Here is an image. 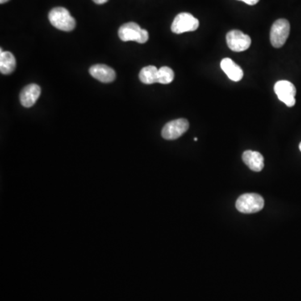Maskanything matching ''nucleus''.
I'll return each mask as SVG.
<instances>
[{
	"label": "nucleus",
	"instance_id": "nucleus-17",
	"mask_svg": "<svg viewBox=\"0 0 301 301\" xmlns=\"http://www.w3.org/2000/svg\"><path fill=\"white\" fill-rule=\"evenodd\" d=\"M108 0H93V2L96 3L97 5H103V4H106Z\"/></svg>",
	"mask_w": 301,
	"mask_h": 301
},
{
	"label": "nucleus",
	"instance_id": "nucleus-10",
	"mask_svg": "<svg viewBox=\"0 0 301 301\" xmlns=\"http://www.w3.org/2000/svg\"><path fill=\"white\" fill-rule=\"evenodd\" d=\"M89 72L95 79L103 83L112 82L117 76L115 71L106 64H95L90 67Z\"/></svg>",
	"mask_w": 301,
	"mask_h": 301
},
{
	"label": "nucleus",
	"instance_id": "nucleus-18",
	"mask_svg": "<svg viewBox=\"0 0 301 301\" xmlns=\"http://www.w3.org/2000/svg\"><path fill=\"white\" fill-rule=\"evenodd\" d=\"M8 1H9V0H0V4H5V3H7Z\"/></svg>",
	"mask_w": 301,
	"mask_h": 301
},
{
	"label": "nucleus",
	"instance_id": "nucleus-12",
	"mask_svg": "<svg viewBox=\"0 0 301 301\" xmlns=\"http://www.w3.org/2000/svg\"><path fill=\"white\" fill-rule=\"evenodd\" d=\"M243 161L253 172H260L265 167V159L260 152L246 151L243 153Z\"/></svg>",
	"mask_w": 301,
	"mask_h": 301
},
{
	"label": "nucleus",
	"instance_id": "nucleus-21",
	"mask_svg": "<svg viewBox=\"0 0 301 301\" xmlns=\"http://www.w3.org/2000/svg\"><path fill=\"white\" fill-rule=\"evenodd\" d=\"M239 1H242V0H239Z\"/></svg>",
	"mask_w": 301,
	"mask_h": 301
},
{
	"label": "nucleus",
	"instance_id": "nucleus-19",
	"mask_svg": "<svg viewBox=\"0 0 301 301\" xmlns=\"http://www.w3.org/2000/svg\"><path fill=\"white\" fill-rule=\"evenodd\" d=\"M194 141H195V142H197V141H198V138H197V137L194 138Z\"/></svg>",
	"mask_w": 301,
	"mask_h": 301
},
{
	"label": "nucleus",
	"instance_id": "nucleus-13",
	"mask_svg": "<svg viewBox=\"0 0 301 301\" xmlns=\"http://www.w3.org/2000/svg\"><path fill=\"white\" fill-rule=\"evenodd\" d=\"M16 68V60L9 51H0V72L4 75L13 73Z\"/></svg>",
	"mask_w": 301,
	"mask_h": 301
},
{
	"label": "nucleus",
	"instance_id": "nucleus-14",
	"mask_svg": "<svg viewBox=\"0 0 301 301\" xmlns=\"http://www.w3.org/2000/svg\"><path fill=\"white\" fill-rule=\"evenodd\" d=\"M158 69L154 65L144 67L139 73V79L142 82L147 85H152L157 83Z\"/></svg>",
	"mask_w": 301,
	"mask_h": 301
},
{
	"label": "nucleus",
	"instance_id": "nucleus-15",
	"mask_svg": "<svg viewBox=\"0 0 301 301\" xmlns=\"http://www.w3.org/2000/svg\"><path fill=\"white\" fill-rule=\"evenodd\" d=\"M174 79V72L173 70L168 66H163L158 69V77H157V83L160 84H170L173 82Z\"/></svg>",
	"mask_w": 301,
	"mask_h": 301
},
{
	"label": "nucleus",
	"instance_id": "nucleus-4",
	"mask_svg": "<svg viewBox=\"0 0 301 301\" xmlns=\"http://www.w3.org/2000/svg\"><path fill=\"white\" fill-rule=\"evenodd\" d=\"M290 22L285 18L276 20L270 30V43L274 48H281L290 35Z\"/></svg>",
	"mask_w": 301,
	"mask_h": 301
},
{
	"label": "nucleus",
	"instance_id": "nucleus-1",
	"mask_svg": "<svg viewBox=\"0 0 301 301\" xmlns=\"http://www.w3.org/2000/svg\"><path fill=\"white\" fill-rule=\"evenodd\" d=\"M49 20L58 30L70 32L76 28V22L70 12L63 7L54 8L49 13Z\"/></svg>",
	"mask_w": 301,
	"mask_h": 301
},
{
	"label": "nucleus",
	"instance_id": "nucleus-5",
	"mask_svg": "<svg viewBox=\"0 0 301 301\" xmlns=\"http://www.w3.org/2000/svg\"><path fill=\"white\" fill-rule=\"evenodd\" d=\"M199 27V21L198 18L189 13H181L175 17L171 30L174 34H182V33L192 32L198 30Z\"/></svg>",
	"mask_w": 301,
	"mask_h": 301
},
{
	"label": "nucleus",
	"instance_id": "nucleus-9",
	"mask_svg": "<svg viewBox=\"0 0 301 301\" xmlns=\"http://www.w3.org/2000/svg\"><path fill=\"white\" fill-rule=\"evenodd\" d=\"M41 93V89L36 84H30L26 85L21 91L19 99L22 106L25 107H31L35 105L37 100L39 99Z\"/></svg>",
	"mask_w": 301,
	"mask_h": 301
},
{
	"label": "nucleus",
	"instance_id": "nucleus-3",
	"mask_svg": "<svg viewBox=\"0 0 301 301\" xmlns=\"http://www.w3.org/2000/svg\"><path fill=\"white\" fill-rule=\"evenodd\" d=\"M265 200L256 193H245L240 196L236 202V209L243 214H254L263 210Z\"/></svg>",
	"mask_w": 301,
	"mask_h": 301
},
{
	"label": "nucleus",
	"instance_id": "nucleus-8",
	"mask_svg": "<svg viewBox=\"0 0 301 301\" xmlns=\"http://www.w3.org/2000/svg\"><path fill=\"white\" fill-rule=\"evenodd\" d=\"M226 41L228 48L235 52H242L249 48L251 38L240 30H231L227 34Z\"/></svg>",
	"mask_w": 301,
	"mask_h": 301
},
{
	"label": "nucleus",
	"instance_id": "nucleus-7",
	"mask_svg": "<svg viewBox=\"0 0 301 301\" xmlns=\"http://www.w3.org/2000/svg\"><path fill=\"white\" fill-rule=\"evenodd\" d=\"M274 90L279 100L284 102L286 106L292 107L295 105L296 89L293 83L288 81H278L274 85Z\"/></svg>",
	"mask_w": 301,
	"mask_h": 301
},
{
	"label": "nucleus",
	"instance_id": "nucleus-2",
	"mask_svg": "<svg viewBox=\"0 0 301 301\" xmlns=\"http://www.w3.org/2000/svg\"><path fill=\"white\" fill-rule=\"evenodd\" d=\"M118 35L122 41H136L139 44H145L149 39L147 30H143L137 24L134 22L124 24L121 26Z\"/></svg>",
	"mask_w": 301,
	"mask_h": 301
},
{
	"label": "nucleus",
	"instance_id": "nucleus-20",
	"mask_svg": "<svg viewBox=\"0 0 301 301\" xmlns=\"http://www.w3.org/2000/svg\"><path fill=\"white\" fill-rule=\"evenodd\" d=\"M299 150H300V152H301V143H300V144H299Z\"/></svg>",
	"mask_w": 301,
	"mask_h": 301
},
{
	"label": "nucleus",
	"instance_id": "nucleus-16",
	"mask_svg": "<svg viewBox=\"0 0 301 301\" xmlns=\"http://www.w3.org/2000/svg\"><path fill=\"white\" fill-rule=\"evenodd\" d=\"M242 1L248 5H256L260 0H242Z\"/></svg>",
	"mask_w": 301,
	"mask_h": 301
},
{
	"label": "nucleus",
	"instance_id": "nucleus-11",
	"mask_svg": "<svg viewBox=\"0 0 301 301\" xmlns=\"http://www.w3.org/2000/svg\"><path fill=\"white\" fill-rule=\"evenodd\" d=\"M220 65L221 69L223 70V72L228 76L230 80L235 82L241 81L244 76V72L241 67L238 65L234 60L229 58H224L221 61Z\"/></svg>",
	"mask_w": 301,
	"mask_h": 301
},
{
	"label": "nucleus",
	"instance_id": "nucleus-6",
	"mask_svg": "<svg viewBox=\"0 0 301 301\" xmlns=\"http://www.w3.org/2000/svg\"><path fill=\"white\" fill-rule=\"evenodd\" d=\"M189 128V122L184 118L173 120L164 126L161 130V136L166 140H176L182 136Z\"/></svg>",
	"mask_w": 301,
	"mask_h": 301
}]
</instances>
